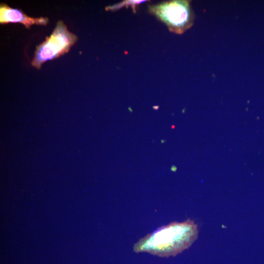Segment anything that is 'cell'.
I'll use <instances>...</instances> for the list:
<instances>
[{
    "instance_id": "cell-1",
    "label": "cell",
    "mask_w": 264,
    "mask_h": 264,
    "mask_svg": "<svg viewBox=\"0 0 264 264\" xmlns=\"http://www.w3.org/2000/svg\"><path fill=\"white\" fill-rule=\"evenodd\" d=\"M198 234L197 225L190 219L173 222L141 239L134 245L133 250L163 257L175 256L190 247Z\"/></svg>"
},
{
    "instance_id": "cell-2",
    "label": "cell",
    "mask_w": 264,
    "mask_h": 264,
    "mask_svg": "<svg viewBox=\"0 0 264 264\" xmlns=\"http://www.w3.org/2000/svg\"><path fill=\"white\" fill-rule=\"evenodd\" d=\"M149 12L164 23L169 30L182 34L194 24L195 14L190 2L185 0H173L150 5Z\"/></svg>"
},
{
    "instance_id": "cell-3",
    "label": "cell",
    "mask_w": 264,
    "mask_h": 264,
    "mask_svg": "<svg viewBox=\"0 0 264 264\" xmlns=\"http://www.w3.org/2000/svg\"><path fill=\"white\" fill-rule=\"evenodd\" d=\"M77 40V36L67 29L64 22L59 21L52 34L36 46L32 66L40 69L45 62L67 53Z\"/></svg>"
},
{
    "instance_id": "cell-4",
    "label": "cell",
    "mask_w": 264,
    "mask_h": 264,
    "mask_svg": "<svg viewBox=\"0 0 264 264\" xmlns=\"http://www.w3.org/2000/svg\"><path fill=\"white\" fill-rule=\"evenodd\" d=\"M47 18H32L27 16L22 10L13 8L7 4L1 3L0 5V23L19 22L29 28L33 24L46 25L48 22Z\"/></svg>"
}]
</instances>
